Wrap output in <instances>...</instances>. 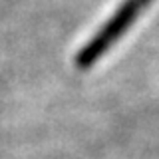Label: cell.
Segmentation results:
<instances>
[{"label":"cell","mask_w":159,"mask_h":159,"mask_svg":"<svg viewBox=\"0 0 159 159\" xmlns=\"http://www.w3.org/2000/svg\"><path fill=\"white\" fill-rule=\"evenodd\" d=\"M153 0H123L121 6L116 10V14H113V16L88 40L86 46L78 52L76 68L88 70V68H92L99 58L106 56L109 50H111L113 44L135 24L139 14L145 12V8Z\"/></svg>","instance_id":"6da1fadb"}]
</instances>
